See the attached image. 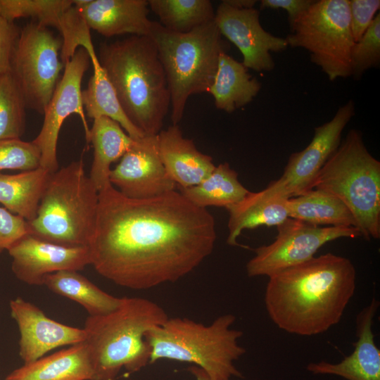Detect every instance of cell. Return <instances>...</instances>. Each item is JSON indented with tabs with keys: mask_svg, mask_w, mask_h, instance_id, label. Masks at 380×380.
<instances>
[{
	"mask_svg": "<svg viewBox=\"0 0 380 380\" xmlns=\"http://www.w3.org/2000/svg\"><path fill=\"white\" fill-rule=\"evenodd\" d=\"M215 222L176 190L129 198L110 183L99 191L91 265L113 283L149 289L183 278L213 252Z\"/></svg>",
	"mask_w": 380,
	"mask_h": 380,
	"instance_id": "obj_1",
	"label": "cell"
},
{
	"mask_svg": "<svg viewBox=\"0 0 380 380\" xmlns=\"http://www.w3.org/2000/svg\"><path fill=\"white\" fill-rule=\"evenodd\" d=\"M355 288L351 260L328 253L269 277L265 305L278 328L311 336L341 321Z\"/></svg>",
	"mask_w": 380,
	"mask_h": 380,
	"instance_id": "obj_2",
	"label": "cell"
},
{
	"mask_svg": "<svg viewBox=\"0 0 380 380\" xmlns=\"http://www.w3.org/2000/svg\"><path fill=\"white\" fill-rule=\"evenodd\" d=\"M97 56L128 119L145 136L157 135L170 109V93L151 37L102 43Z\"/></svg>",
	"mask_w": 380,
	"mask_h": 380,
	"instance_id": "obj_3",
	"label": "cell"
},
{
	"mask_svg": "<svg viewBox=\"0 0 380 380\" xmlns=\"http://www.w3.org/2000/svg\"><path fill=\"white\" fill-rule=\"evenodd\" d=\"M168 318L158 303L141 297H122L115 310L88 316L83 329L93 380H115L122 368L134 373L145 367L151 357L146 333Z\"/></svg>",
	"mask_w": 380,
	"mask_h": 380,
	"instance_id": "obj_4",
	"label": "cell"
},
{
	"mask_svg": "<svg viewBox=\"0 0 380 380\" xmlns=\"http://www.w3.org/2000/svg\"><path fill=\"white\" fill-rule=\"evenodd\" d=\"M235 321L232 314L222 315L208 325L186 317H169L146 333L150 363L160 360L189 362L215 379L243 378L235 362L246 349L239 344L243 332L232 327Z\"/></svg>",
	"mask_w": 380,
	"mask_h": 380,
	"instance_id": "obj_5",
	"label": "cell"
},
{
	"mask_svg": "<svg viewBox=\"0 0 380 380\" xmlns=\"http://www.w3.org/2000/svg\"><path fill=\"white\" fill-rule=\"evenodd\" d=\"M98 204L99 191L87 175L83 160L72 161L51 174L37 215L27 222L28 234L61 246H88Z\"/></svg>",
	"mask_w": 380,
	"mask_h": 380,
	"instance_id": "obj_6",
	"label": "cell"
},
{
	"mask_svg": "<svg viewBox=\"0 0 380 380\" xmlns=\"http://www.w3.org/2000/svg\"><path fill=\"white\" fill-rule=\"evenodd\" d=\"M166 75L170 93L171 120H182L186 101L193 94L208 93L221 53L229 45L214 20L187 33H176L153 23L151 36Z\"/></svg>",
	"mask_w": 380,
	"mask_h": 380,
	"instance_id": "obj_7",
	"label": "cell"
},
{
	"mask_svg": "<svg viewBox=\"0 0 380 380\" xmlns=\"http://www.w3.org/2000/svg\"><path fill=\"white\" fill-rule=\"evenodd\" d=\"M312 189L340 199L350 210L361 236L380 238V162L352 129L315 177Z\"/></svg>",
	"mask_w": 380,
	"mask_h": 380,
	"instance_id": "obj_8",
	"label": "cell"
},
{
	"mask_svg": "<svg viewBox=\"0 0 380 380\" xmlns=\"http://www.w3.org/2000/svg\"><path fill=\"white\" fill-rule=\"evenodd\" d=\"M288 46L303 48L329 80L351 76L350 52L355 43L350 30L348 0H319L290 26Z\"/></svg>",
	"mask_w": 380,
	"mask_h": 380,
	"instance_id": "obj_9",
	"label": "cell"
},
{
	"mask_svg": "<svg viewBox=\"0 0 380 380\" xmlns=\"http://www.w3.org/2000/svg\"><path fill=\"white\" fill-rule=\"evenodd\" d=\"M63 39L36 21L21 29L13 53L11 72L26 108L43 114L61 80Z\"/></svg>",
	"mask_w": 380,
	"mask_h": 380,
	"instance_id": "obj_10",
	"label": "cell"
},
{
	"mask_svg": "<svg viewBox=\"0 0 380 380\" xmlns=\"http://www.w3.org/2000/svg\"><path fill=\"white\" fill-rule=\"evenodd\" d=\"M277 227L272 243L254 249L255 255L246 264L248 277H269L310 260L329 241L362 236L356 227L316 226L291 217Z\"/></svg>",
	"mask_w": 380,
	"mask_h": 380,
	"instance_id": "obj_11",
	"label": "cell"
},
{
	"mask_svg": "<svg viewBox=\"0 0 380 380\" xmlns=\"http://www.w3.org/2000/svg\"><path fill=\"white\" fill-rule=\"evenodd\" d=\"M84 48H79L65 64L64 72L44 112V122L39 134L32 141L41 153L40 167L53 173L58 169L57 144L65 120L72 114L80 118L86 140L89 143L90 128L82 101V81L90 64Z\"/></svg>",
	"mask_w": 380,
	"mask_h": 380,
	"instance_id": "obj_12",
	"label": "cell"
},
{
	"mask_svg": "<svg viewBox=\"0 0 380 380\" xmlns=\"http://www.w3.org/2000/svg\"><path fill=\"white\" fill-rule=\"evenodd\" d=\"M215 23L222 36L233 43L243 56L242 63L256 72L272 71L275 66L271 52L285 50L284 38L267 32L255 8H238L222 1L215 11Z\"/></svg>",
	"mask_w": 380,
	"mask_h": 380,
	"instance_id": "obj_13",
	"label": "cell"
},
{
	"mask_svg": "<svg viewBox=\"0 0 380 380\" xmlns=\"http://www.w3.org/2000/svg\"><path fill=\"white\" fill-rule=\"evenodd\" d=\"M110 183L123 196L134 199L156 197L176 190L160 160L157 135L144 136L111 169Z\"/></svg>",
	"mask_w": 380,
	"mask_h": 380,
	"instance_id": "obj_14",
	"label": "cell"
},
{
	"mask_svg": "<svg viewBox=\"0 0 380 380\" xmlns=\"http://www.w3.org/2000/svg\"><path fill=\"white\" fill-rule=\"evenodd\" d=\"M355 113V103L350 100L337 110L331 120L315 128L310 143L303 150L290 156L278 179L290 198L312 189L319 170L340 145L342 132Z\"/></svg>",
	"mask_w": 380,
	"mask_h": 380,
	"instance_id": "obj_15",
	"label": "cell"
},
{
	"mask_svg": "<svg viewBox=\"0 0 380 380\" xmlns=\"http://www.w3.org/2000/svg\"><path fill=\"white\" fill-rule=\"evenodd\" d=\"M11 270L21 281L42 286L46 276L60 271H80L91 265L88 246L68 247L26 234L8 249Z\"/></svg>",
	"mask_w": 380,
	"mask_h": 380,
	"instance_id": "obj_16",
	"label": "cell"
},
{
	"mask_svg": "<svg viewBox=\"0 0 380 380\" xmlns=\"http://www.w3.org/2000/svg\"><path fill=\"white\" fill-rule=\"evenodd\" d=\"M10 308L19 329V355L24 364L38 360L55 348L85 341L83 328L56 322L22 298L11 300Z\"/></svg>",
	"mask_w": 380,
	"mask_h": 380,
	"instance_id": "obj_17",
	"label": "cell"
},
{
	"mask_svg": "<svg viewBox=\"0 0 380 380\" xmlns=\"http://www.w3.org/2000/svg\"><path fill=\"white\" fill-rule=\"evenodd\" d=\"M379 302L372 298L356 317L357 341L351 354L338 363L310 362L306 369L313 374L334 375L347 380H380V350L372 327Z\"/></svg>",
	"mask_w": 380,
	"mask_h": 380,
	"instance_id": "obj_18",
	"label": "cell"
},
{
	"mask_svg": "<svg viewBox=\"0 0 380 380\" xmlns=\"http://www.w3.org/2000/svg\"><path fill=\"white\" fill-rule=\"evenodd\" d=\"M89 29L106 37L129 34L151 36L146 0H74Z\"/></svg>",
	"mask_w": 380,
	"mask_h": 380,
	"instance_id": "obj_19",
	"label": "cell"
},
{
	"mask_svg": "<svg viewBox=\"0 0 380 380\" xmlns=\"http://www.w3.org/2000/svg\"><path fill=\"white\" fill-rule=\"evenodd\" d=\"M289 198L284 186L277 179L262 191H249L242 200L225 208L229 213L227 243L238 246L237 239L244 229L281 224L289 217Z\"/></svg>",
	"mask_w": 380,
	"mask_h": 380,
	"instance_id": "obj_20",
	"label": "cell"
},
{
	"mask_svg": "<svg viewBox=\"0 0 380 380\" xmlns=\"http://www.w3.org/2000/svg\"><path fill=\"white\" fill-rule=\"evenodd\" d=\"M157 141L164 167L179 189L198 184L215 167L212 157L199 151L193 140L184 137L177 125L161 130Z\"/></svg>",
	"mask_w": 380,
	"mask_h": 380,
	"instance_id": "obj_21",
	"label": "cell"
},
{
	"mask_svg": "<svg viewBox=\"0 0 380 380\" xmlns=\"http://www.w3.org/2000/svg\"><path fill=\"white\" fill-rule=\"evenodd\" d=\"M94 367L85 342L25 363L5 380H93Z\"/></svg>",
	"mask_w": 380,
	"mask_h": 380,
	"instance_id": "obj_22",
	"label": "cell"
},
{
	"mask_svg": "<svg viewBox=\"0 0 380 380\" xmlns=\"http://www.w3.org/2000/svg\"><path fill=\"white\" fill-rule=\"evenodd\" d=\"M260 89V82L242 63L227 52L220 53L217 72L208 91L217 109L232 113L251 102Z\"/></svg>",
	"mask_w": 380,
	"mask_h": 380,
	"instance_id": "obj_23",
	"label": "cell"
},
{
	"mask_svg": "<svg viewBox=\"0 0 380 380\" xmlns=\"http://www.w3.org/2000/svg\"><path fill=\"white\" fill-rule=\"evenodd\" d=\"M134 141L116 121L108 117L93 120L89 143L94 154L89 177L99 191L110 184L111 164L123 156Z\"/></svg>",
	"mask_w": 380,
	"mask_h": 380,
	"instance_id": "obj_24",
	"label": "cell"
},
{
	"mask_svg": "<svg viewBox=\"0 0 380 380\" xmlns=\"http://www.w3.org/2000/svg\"><path fill=\"white\" fill-rule=\"evenodd\" d=\"M289 216L313 225L357 227L348 207L336 196L312 189L288 201Z\"/></svg>",
	"mask_w": 380,
	"mask_h": 380,
	"instance_id": "obj_25",
	"label": "cell"
},
{
	"mask_svg": "<svg viewBox=\"0 0 380 380\" xmlns=\"http://www.w3.org/2000/svg\"><path fill=\"white\" fill-rule=\"evenodd\" d=\"M51 173L39 167L17 174L0 172V203L27 222L36 215L42 194Z\"/></svg>",
	"mask_w": 380,
	"mask_h": 380,
	"instance_id": "obj_26",
	"label": "cell"
},
{
	"mask_svg": "<svg viewBox=\"0 0 380 380\" xmlns=\"http://www.w3.org/2000/svg\"><path fill=\"white\" fill-rule=\"evenodd\" d=\"M90 59L94 72L87 88L82 90V101L87 116L93 120L108 117L118 122L133 139L145 136L124 113L114 88L100 65L97 55Z\"/></svg>",
	"mask_w": 380,
	"mask_h": 380,
	"instance_id": "obj_27",
	"label": "cell"
},
{
	"mask_svg": "<svg viewBox=\"0 0 380 380\" xmlns=\"http://www.w3.org/2000/svg\"><path fill=\"white\" fill-rule=\"evenodd\" d=\"M44 286L52 292L70 299L88 312L96 316L115 310L122 298L113 296L99 288L77 271H60L45 277Z\"/></svg>",
	"mask_w": 380,
	"mask_h": 380,
	"instance_id": "obj_28",
	"label": "cell"
},
{
	"mask_svg": "<svg viewBox=\"0 0 380 380\" xmlns=\"http://www.w3.org/2000/svg\"><path fill=\"white\" fill-rule=\"evenodd\" d=\"M180 193L193 204L206 208H227L242 200L249 191L239 181L238 173L224 163L215 166L198 184L180 189Z\"/></svg>",
	"mask_w": 380,
	"mask_h": 380,
	"instance_id": "obj_29",
	"label": "cell"
},
{
	"mask_svg": "<svg viewBox=\"0 0 380 380\" xmlns=\"http://www.w3.org/2000/svg\"><path fill=\"white\" fill-rule=\"evenodd\" d=\"M148 6L160 25L176 33H187L215 19L209 0H149Z\"/></svg>",
	"mask_w": 380,
	"mask_h": 380,
	"instance_id": "obj_30",
	"label": "cell"
},
{
	"mask_svg": "<svg viewBox=\"0 0 380 380\" xmlns=\"http://www.w3.org/2000/svg\"><path fill=\"white\" fill-rule=\"evenodd\" d=\"M72 0H0V15L10 22L31 18L45 26L58 30Z\"/></svg>",
	"mask_w": 380,
	"mask_h": 380,
	"instance_id": "obj_31",
	"label": "cell"
},
{
	"mask_svg": "<svg viewBox=\"0 0 380 380\" xmlns=\"http://www.w3.org/2000/svg\"><path fill=\"white\" fill-rule=\"evenodd\" d=\"M26 105L11 70L0 75V139H20L25 130Z\"/></svg>",
	"mask_w": 380,
	"mask_h": 380,
	"instance_id": "obj_32",
	"label": "cell"
},
{
	"mask_svg": "<svg viewBox=\"0 0 380 380\" xmlns=\"http://www.w3.org/2000/svg\"><path fill=\"white\" fill-rule=\"evenodd\" d=\"M380 64V13H378L350 52L351 76L360 80L363 74Z\"/></svg>",
	"mask_w": 380,
	"mask_h": 380,
	"instance_id": "obj_33",
	"label": "cell"
},
{
	"mask_svg": "<svg viewBox=\"0 0 380 380\" xmlns=\"http://www.w3.org/2000/svg\"><path fill=\"white\" fill-rule=\"evenodd\" d=\"M58 31L63 37L61 58L64 65L79 48L88 51L94 47L90 29L74 3L65 13Z\"/></svg>",
	"mask_w": 380,
	"mask_h": 380,
	"instance_id": "obj_34",
	"label": "cell"
},
{
	"mask_svg": "<svg viewBox=\"0 0 380 380\" xmlns=\"http://www.w3.org/2000/svg\"><path fill=\"white\" fill-rule=\"evenodd\" d=\"M41 153L32 142L0 139V172L5 170L28 171L40 167Z\"/></svg>",
	"mask_w": 380,
	"mask_h": 380,
	"instance_id": "obj_35",
	"label": "cell"
},
{
	"mask_svg": "<svg viewBox=\"0 0 380 380\" xmlns=\"http://www.w3.org/2000/svg\"><path fill=\"white\" fill-rule=\"evenodd\" d=\"M350 30L358 42L372 24L380 8L379 0H349Z\"/></svg>",
	"mask_w": 380,
	"mask_h": 380,
	"instance_id": "obj_36",
	"label": "cell"
},
{
	"mask_svg": "<svg viewBox=\"0 0 380 380\" xmlns=\"http://www.w3.org/2000/svg\"><path fill=\"white\" fill-rule=\"evenodd\" d=\"M27 233L28 227L25 219L0 207V255Z\"/></svg>",
	"mask_w": 380,
	"mask_h": 380,
	"instance_id": "obj_37",
	"label": "cell"
},
{
	"mask_svg": "<svg viewBox=\"0 0 380 380\" xmlns=\"http://www.w3.org/2000/svg\"><path fill=\"white\" fill-rule=\"evenodd\" d=\"M20 29L0 15V75L11 70V63Z\"/></svg>",
	"mask_w": 380,
	"mask_h": 380,
	"instance_id": "obj_38",
	"label": "cell"
},
{
	"mask_svg": "<svg viewBox=\"0 0 380 380\" xmlns=\"http://www.w3.org/2000/svg\"><path fill=\"white\" fill-rule=\"evenodd\" d=\"M312 0H262L260 9H283L288 13L291 26L313 3Z\"/></svg>",
	"mask_w": 380,
	"mask_h": 380,
	"instance_id": "obj_39",
	"label": "cell"
},
{
	"mask_svg": "<svg viewBox=\"0 0 380 380\" xmlns=\"http://www.w3.org/2000/svg\"><path fill=\"white\" fill-rule=\"evenodd\" d=\"M224 1L233 7L238 8H254L257 1L254 0H224Z\"/></svg>",
	"mask_w": 380,
	"mask_h": 380,
	"instance_id": "obj_40",
	"label": "cell"
},
{
	"mask_svg": "<svg viewBox=\"0 0 380 380\" xmlns=\"http://www.w3.org/2000/svg\"><path fill=\"white\" fill-rule=\"evenodd\" d=\"M188 371L194 376L196 380H217L211 378L202 369L195 365L190 366Z\"/></svg>",
	"mask_w": 380,
	"mask_h": 380,
	"instance_id": "obj_41",
	"label": "cell"
}]
</instances>
